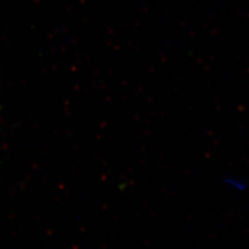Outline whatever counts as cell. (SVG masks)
I'll return each instance as SVG.
<instances>
[{"mask_svg":"<svg viewBox=\"0 0 249 249\" xmlns=\"http://www.w3.org/2000/svg\"><path fill=\"white\" fill-rule=\"evenodd\" d=\"M224 182H225V184L231 186L232 188L241 190V191H244L247 188V184L245 182H242L241 180H238V178H231V177L225 178Z\"/></svg>","mask_w":249,"mask_h":249,"instance_id":"obj_1","label":"cell"}]
</instances>
